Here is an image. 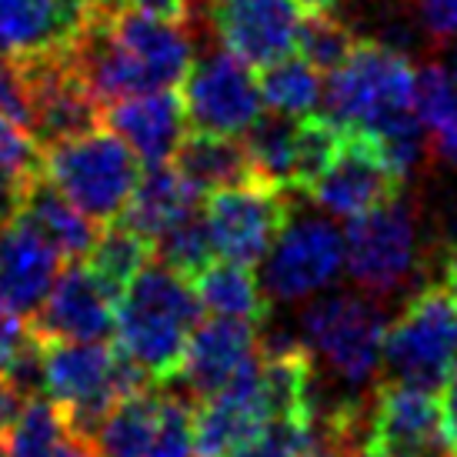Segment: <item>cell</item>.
Instances as JSON below:
<instances>
[{"label": "cell", "instance_id": "4", "mask_svg": "<svg viewBox=\"0 0 457 457\" xmlns=\"http://www.w3.org/2000/svg\"><path fill=\"white\" fill-rule=\"evenodd\" d=\"M40 174L101 228L120 220L144 164L114 130L97 128L44 147Z\"/></svg>", "mask_w": 457, "mask_h": 457}, {"label": "cell", "instance_id": "5", "mask_svg": "<svg viewBox=\"0 0 457 457\" xmlns=\"http://www.w3.org/2000/svg\"><path fill=\"white\" fill-rule=\"evenodd\" d=\"M384 337L387 314L370 294H324L301 314L304 347L351 391H364L378 381L384 370Z\"/></svg>", "mask_w": 457, "mask_h": 457}, {"label": "cell", "instance_id": "1", "mask_svg": "<svg viewBox=\"0 0 457 457\" xmlns=\"http://www.w3.org/2000/svg\"><path fill=\"white\" fill-rule=\"evenodd\" d=\"M418 67L401 51L357 40L351 54L324 74V117L347 137L368 140L397 178H411L431 154L414 107Z\"/></svg>", "mask_w": 457, "mask_h": 457}, {"label": "cell", "instance_id": "46", "mask_svg": "<svg viewBox=\"0 0 457 457\" xmlns=\"http://www.w3.org/2000/svg\"><path fill=\"white\" fill-rule=\"evenodd\" d=\"M451 457H454V454H451Z\"/></svg>", "mask_w": 457, "mask_h": 457}, {"label": "cell", "instance_id": "28", "mask_svg": "<svg viewBox=\"0 0 457 457\" xmlns=\"http://www.w3.org/2000/svg\"><path fill=\"white\" fill-rule=\"evenodd\" d=\"M257 84H261V97L270 114L304 120L318 114L324 104V74L314 64H307L301 54L261 67Z\"/></svg>", "mask_w": 457, "mask_h": 457}, {"label": "cell", "instance_id": "13", "mask_svg": "<svg viewBox=\"0 0 457 457\" xmlns=\"http://www.w3.org/2000/svg\"><path fill=\"white\" fill-rule=\"evenodd\" d=\"M301 21L304 11L297 0H211V24L224 51L251 67L297 54Z\"/></svg>", "mask_w": 457, "mask_h": 457}, {"label": "cell", "instance_id": "38", "mask_svg": "<svg viewBox=\"0 0 457 457\" xmlns=\"http://www.w3.org/2000/svg\"><path fill=\"white\" fill-rule=\"evenodd\" d=\"M30 341H34V330L27 328V320L0 311V374H7V368L24 354Z\"/></svg>", "mask_w": 457, "mask_h": 457}, {"label": "cell", "instance_id": "21", "mask_svg": "<svg viewBox=\"0 0 457 457\" xmlns=\"http://www.w3.org/2000/svg\"><path fill=\"white\" fill-rule=\"evenodd\" d=\"M111 34L130 54L144 90H174L194 67V40L184 24L120 11L111 17Z\"/></svg>", "mask_w": 457, "mask_h": 457}, {"label": "cell", "instance_id": "8", "mask_svg": "<svg viewBox=\"0 0 457 457\" xmlns=\"http://www.w3.org/2000/svg\"><path fill=\"white\" fill-rule=\"evenodd\" d=\"M261 264V287L270 301H307L341 278L344 230L328 214H291Z\"/></svg>", "mask_w": 457, "mask_h": 457}, {"label": "cell", "instance_id": "11", "mask_svg": "<svg viewBox=\"0 0 457 457\" xmlns=\"http://www.w3.org/2000/svg\"><path fill=\"white\" fill-rule=\"evenodd\" d=\"M21 64L30 80V101H34L30 134L40 144V151L104 128V104L94 97L71 47L27 57Z\"/></svg>", "mask_w": 457, "mask_h": 457}, {"label": "cell", "instance_id": "24", "mask_svg": "<svg viewBox=\"0 0 457 457\" xmlns=\"http://www.w3.org/2000/svg\"><path fill=\"white\" fill-rule=\"evenodd\" d=\"M170 164L178 167L180 178L187 180L194 191H201L204 197L220 191V187L257 180L241 137H220V134L187 130V137L180 140V147Z\"/></svg>", "mask_w": 457, "mask_h": 457}, {"label": "cell", "instance_id": "22", "mask_svg": "<svg viewBox=\"0 0 457 457\" xmlns=\"http://www.w3.org/2000/svg\"><path fill=\"white\" fill-rule=\"evenodd\" d=\"M17 214L30 220L34 228L47 237L54 251L61 257L74 261H87L90 247L97 241V224L90 220L84 211H77L64 194L54 187L44 174H34L21 184V201H17Z\"/></svg>", "mask_w": 457, "mask_h": 457}, {"label": "cell", "instance_id": "35", "mask_svg": "<svg viewBox=\"0 0 457 457\" xmlns=\"http://www.w3.org/2000/svg\"><path fill=\"white\" fill-rule=\"evenodd\" d=\"M0 170L13 180H27L40 174V144L30 130L13 124L11 117L0 114Z\"/></svg>", "mask_w": 457, "mask_h": 457}, {"label": "cell", "instance_id": "32", "mask_svg": "<svg viewBox=\"0 0 457 457\" xmlns=\"http://www.w3.org/2000/svg\"><path fill=\"white\" fill-rule=\"evenodd\" d=\"M154 251L161 257V264H167L170 270H178L180 278L194 280L201 270L214 264V237H211V228H207V217H204V207L187 214L184 220H178L174 228H167L157 241H154Z\"/></svg>", "mask_w": 457, "mask_h": 457}, {"label": "cell", "instance_id": "27", "mask_svg": "<svg viewBox=\"0 0 457 457\" xmlns=\"http://www.w3.org/2000/svg\"><path fill=\"white\" fill-rule=\"evenodd\" d=\"M414 107L428 140L431 154L447 164H457V74L447 64L418 67V90Z\"/></svg>", "mask_w": 457, "mask_h": 457}, {"label": "cell", "instance_id": "15", "mask_svg": "<svg viewBox=\"0 0 457 457\" xmlns=\"http://www.w3.org/2000/svg\"><path fill=\"white\" fill-rule=\"evenodd\" d=\"M270 424L261 394V354L194 411V457H237Z\"/></svg>", "mask_w": 457, "mask_h": 457}, {"label": "cell", "instance_id": "10", "mask_svg": "<svg viewBox=\"0 0 457 457\" xmlns=\"http://www.w3.org/2000/svg\"><path fill=\"white\" fill-rule=\"evenodd\" d=\"M180 101L187 111L191 130L244 137L264 114V97L254 77V67L244 64L230 51L207 54L194 61L180 84Z\"/></svg>", "mask_w": 457, "mask_h": 457}, {"label": "cell", "instance_id": "33", "mask_svg": "<svg viewBox=\"0 0 457 457\" xmlns=\"http://www.w3.org/2000/svg\"><path fill=\"white\" fill-rule=\"evenodd\" d=\"M357 37L330 13H304L301 34H297V54L307 64H314L320 74H330L351 54Z\"/></svg>", "mask_w": 457, "mask_h": 457}, {"label": "cell", "instance_id": "43", "mask_svg": "<svg viewBox=\"0 0 457 457\" xmlns=\"http://www.w3.org/2000/svg\"><path fill=\"white\" fill-rule=\"evenodd\" d=\"M341 0H297V7L304 13H330Z\"/></svg>", "mask_w": 457, "mask_h": 457}, {"label": "cell", "instance_id": "2", "mask_svg": "<svg viewBox=\"0 0 457 457\" xmlns=\"http://www.w3.org/2000/svg\"><path fill=\"white\" fill-rule=\"evenodd\" d=\"M201 314V297L191 280L161 261L147 264L117 301V351L154 384L174 381Z\"/></svg>", "mask_w": 457, "mask_h": 457}, {"label": "cell", "instance_id": "37", "mask_svg": "<svg viewBox=\"0 0 457 457\" xmlns=\"http://www.w3.org/2000/svg\"><path fill=\"white\" fill-rule=\"evenodd\" d=\"M414 13L434 47H447L457 40V0H414Z\"/></svg>", "mask_w": 457, "mask_h": 457}, {"label": "cell", "instance_id": "42", "mask_svg": "<svg viewBox=\"0 0 457 457\" xmlns=\"http://www.w3.org/2000/svg\"><path fill=\"white\" fill-rule=\"evenodd\" d=\"M54 457H101L97 454V447L90 445L87 437H77V434H67L64 445L57 447V454Z\"/></svg>", "mask_w": 457, "mask_h": 457}, {"label": "cell", "instance_id": "18", "mask_svg": "<svg viewBox=\"0 0 457 457\" xmlns=\"http://www.w3.org/2000/svg\"><path fill=\"white\" fill-rule=\"evenodd\" d=\"M61 278V254L30 220L13 214L0 224V311L34 318Z\"/></svg>", "mask_w": 457, "mask_h": 457}, {"label": "cell", "instance_id": "20", "mask_svg": "<svg viewBox=\"0 0 457 457\" xmlns=\"http://www.w3.org/2000/svg\"><path fill=\"white\" fill-rule=\"evenodd\" d=\"M104 128L137 154L144 167L170 164L180 140L187 137V111L178 90H147L104 107Z\"/></svg>", "mask_w": 457, "mask_h": 457}, {"label": "cell", "instance_id": "7", "mask_svg": "<svg viewBox=\"0 0 457 457\" xmlns=\"http://www.w3.org/2000/svg\"><path fill=\"white\" fill-rule=\"evenodd\" d=\"M420 264L418 207L397 191L368 214L347 220L344 267L370 297H391L414 278Z\"/></svg>", "mask_w": 457, "mask_h": 457}, {"label": "cell", "instance_id": "34", "mask_svg": "<svg viewBox=\"0 0 457 457\" xmlns=\"http://www.w3.org/2000/svg\"><path fill=\"white\" fill-rule=\"evenodd\" d=\"M147 457H194V411L184 394H164L161 428Z\"/></svg>", "mask_w": 457, "mask_h": 457}, {"label": "cell", "instance_id": "14", "mask_svg": "<svg viewBox=\"0 0 457 457\" xmlns=\"http://www.w3.org/2000/svg\"><path fill=\"white\" fill-rule=\"evenodd\" d=\"M30 330L44 344L107 341L117 334V301L84 261H74L67 270H61L44 307L30 318Z\"/></svg>", "mask_w": 457, "mask_h": 457}, {"label": "cell", "instance_id": "44", "mask_svg": "<svg viewBox=\"0 0 457 457\" xmlns=\"http://www.w3.org/2000/svg\"><path fill=\"white\" fill-rule=\"evenodd\" d=\"M334 457H384V454L374 445H361V447H351V451H341V454Z\"/></svg>", "mask_w": 457, "mask_h": 457}, {"label": "cell", "instance_id": "41", "mask_svg": "<svg viewBox=\"0 0 457 457\" xmlns=\"http://www.w3.org/2000/svg\"><path fill=\"white\" fill-rule=\"evenodd\" d=\"M21 184L24 180H13L11 174L0 170V224L11 220L17 214V201H21Z\"/></svg>", "mask_w": 457, "mask_h": 457}, {"label": "cell", "instance_id": "12", "mask_svg": "<svg viewBox=\"0 0 457 457\" xmlns=\"http://www.w3.org/2000/svg\"><path fill=\"white\" fill-rule=\"evenodd\" d=\"M368 445L384 457H451L434 394L381 381L368 404Z\"/></svg>", "mask_w": 457, "mask_h": 457}, {"label": "cell", "instance_id": "31", "mask_svg": "<svg viewBox=\"0 0 457 457\" xmlns=\"http://www.w3.org/2000/svg\"><path fill=\"white\" fill-rule=\"evenodd\" d=\"M67 420L51 397H30L11 431L0 437V457H54L67 437Z\"/></svg>", "mask_w": 457, "mask_h": 457}, {"label": "cell", "instance_id": "23", "mask_svg": "<svg viewBox=\"0 0 457 457\" xmlns=\"http://www.w3.org/2000/svg\"><path fill=\"white\" fill-rule=\"evenodd\" d=\"M204 194L194 191L187 180L180 178L174 164H154L144 167L137 187L130 194L128 207L120 214V224L144 234L147 241H157L167 228H174L187 214L201 211Z\"/></svg>", "mask_w": 457, "mask_h": 457}, {"label": "cell", "instance_id": "45", "mask_svg": "<svg viewBox=\"0 0 457 457\" xmlns=\"http://www.w3.org/2000/svg\"><path fill=\"white\" fill-rule=\"evenodd\" d=\"M445 280H447V287H451V291H454V297H457V251H451V257H447Z\"/></svg>", "mask_w": 457, "mask_h": 457}, {"label": "cell", "instance_id": "25", "mask_svg": "<svg viewBox=\"0 0 457 457\" xmlns=\"http://www.w3.org/2000/svg\"><path fill=\"white\" fill-rule=\"evenodd\" d=\"M161 407L164 394L157 391V384L120 397L94 431L90 445L101 457H147L161 428Z\"/></svg>", "mask_w": 457, "mask_h": 457}, {"label": "cell", "instance_id": "19", "mask_svg": "<svg viewBox=\"0 0 457 457\" xmlns=\"http://www.w3.org/2000/svg\"><path fill=\"white\" fill-rule=\"evenodd\" d=\"M257 328L254 320L211 318L194 328L180 370L174 381L184 384V397L204 401L224 391L237 374L257 357Z\"/></svg>", "mask_w": 457, "mask_h": 457}, {"label": "cell", "instance_id": "29", "mask_svg": "<svg viewBox=\"0 0 457 457\" xmlns=\"http://www.w3.org/2000/svg\"><path fill=\"white\" fill-rule=\"evenodd\" d=\"M151 254L154 244L144 234L114 220V224H107V230L97 234V241H94L87 254V267L94 270V278L107 287V294L114 301H120V294L128 291L130 280L151 264Z\"/></svg>", "mask_w": 457, "mask_h": 457}, {"label": "cell", "instance_id": "26", "mask_svg": "<svg viewBox=\"0 0 457 457\" xmlns=\"http://www.w3.org/2000/svg\"><path fill=\"white\" fill-rule=\"evenodd\" d=\"M194 291L201 297V307L214 318H237L264 324L270 314V297L264 294L257 274L247 264L234 261H214L194 278Z\"/></svg>", "mask_w": 457, "mask_h": 457}, {"label": "cell", "instance_id": "16", "mask_svg": "<svg viewBox=\"0 0 457 457\" xmlns=\"http://www.w3.org/2000/svg\"><path fill=\"white\" fill-rule=\"evenodd\" d=\"M401 184L404 180L384 164L381 154L374 151L368 140L347 137L337 161L304 194L320 214L354 220V217L368 214L370 207L394 197L401 191Z\"/></svg>", "mask_w": 457, "mask_h": 457}, {"label": "cell", "instance_id": "6", "mask_svg": "<svg viewBox=\"0 0 457 457\" xmlns=\"http://www.w3.org/2000/svg\"><path fill=\"white\" fill-rule=\"evenodd\" d=\"M457 364V297L447 280L424 284L384 337V381L445 391Z\"/></svg>", "mask_w": 457, "mask_h": 457}, {"label": "cell", "instance_id": "40", "mask_svg": "<svg viewBox=\"0 0 457 457\" xmlns=\"http://www.w3.org/2000/svg\"><path fill=\"white\" fill-rule=\"evenodd\" d=\"M441 420H445V437L451 454H457V364L445 384V401H441Z\"/></svg>", "mask_w": 457, "mask_h": 457}, {"label": "cell", "instance_id": "39", "mask_svg": "<svg viewBox=\"0 0 457 457\" xmlns=\"http://www.w3.org/2000/svg\"><path fill=\"white\" fill-rule=\"evenodd\" d=\"M124 11H137L157 21H170V24H187L191 17V0H124Z\"/></svg>", "mask_w": 457, "mask_h": 457}, {"label": "cell", "instance_id": "47", "mask_svg": "<svg viewBox=\"0 0 457 457\" xmlns=\"http://www.w3.org/2000/svg\"><path fill=\"white\" fill-rule=\"evenodd\" d=\"M454 457H457V454H454Z\"/></svg>", "mask_w": 457, "mask_h": 457}, {"label": "cell", "instance_id": "36", "mask_svg": "<svg viewBox=\"0 0 457 457\" xmlns=\"http://www.w3.org/2000/svg\"><path fill=\"white\" fill-rule=\"evenodd\" d=\"M0 114L11 117L24 130H30L34 124V101H30V80L24 64L4 54H0Z\"/></svg>", "mask_w": 457, "mask_h": 457}, {"label": "cell", "instance_id": "3", "mask_svg": "<svg viewBox=\"0 0 457 457\" xmlns=\"http://www.w3.org/2000/svg\"><path fill=\"white\" fill-rule=\"evenodd\" d=\"M44 381L47 397L64 414L67 431L87 441L120 397L154 384L128 354L104 341L44 344Z\"/></svg>", "mask_w": 457, "mask_h": 457}, {"label": "cell", "instance_id": "17", "mask_svg": "<svg viewBox=\"0 0 457 457\" xmlns=\"http://www.w3.org/2000/svg\"><path fill=\"white\" fill-rule=\"evenodd\" d=\"M97 17L94 0H0V54L27 61L64 51Z\"/></svg>", "mask_w": 457, "mask_h": 457}, {"label": "cell", "instance_id": "30", "mask_svg": "<svg viewBox=\"0 0 457 457\" xmlns=\"http://www.w3.org/2000/svg\"><path fill=\"white\" fill-rule=\"evenodd\" d=\"M244 147L254 167V178L274 187L294 191V161H297V120L284 114H261L244 134Z\"/></svg>", "mask_w": 457, "mask_h": 457}, {"label": "cell", "instance_id": "9", "mask_svg": "<svg viewBox=\"0 0 457 457\" xmlns=\"http://www.w3.org/2000/svg\"><path fill=\"white\" fill-rule=\"evenodd\" d=\"M294 214L291 191L264 180H244L204 197V217L220 261L254 267Z\"/></svg>", "mask_w": 457, "mask_h": 457}]
</instances>
